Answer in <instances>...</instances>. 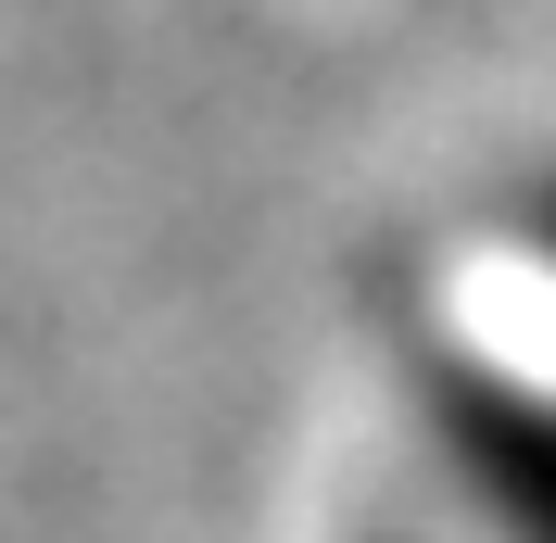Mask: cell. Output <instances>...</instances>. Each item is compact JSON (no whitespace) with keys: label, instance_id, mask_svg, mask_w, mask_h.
<instances>
[{"label":"cell","instance_id":"cell-3","mask_svg":"<svg viewBox=\"0 0 556 543\" xmlns=\"http://www.w3.org/2000/svg\"><path fill=\"white\" fill-rule=\"evenodd\" d=\"M354 543H443V531H430V518H367Z\"/></svg>","mask_w":556,"mask_h":543},{"label":"cell","instance_id":"cell-2","mask_svg":"<svg viewBox=\"0 0 556 543\" xmlns=\"http://www.w3.org/2000/svg\"><path fill=\"white\" fill-rule=\"evenodd\" d=\"M506 228H519V240H531V253H544V266H556V165H544V177H531L519 203H506Z\"/></svg>","mask_w":556,"mask_h":543},{"label":"cell","instance_id":"cell-1","mask_svg":"<svg viewBox=\"0 0 556 543\" xmlns=\"http://www.w3.org/2000/svg\"><path fill=\"white\" fill-rule=\"evenodd\" d=\"M405 405H417V442H430V480L493 543H556V392L544 379L493 367L468 341H417Z\"/></svg>","mask_w":556,"mask_h":543}]
</instances>
